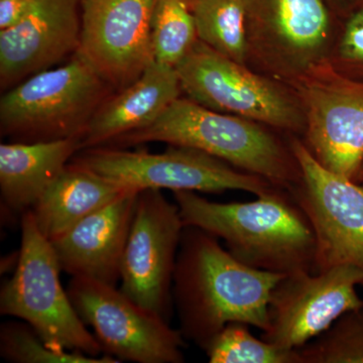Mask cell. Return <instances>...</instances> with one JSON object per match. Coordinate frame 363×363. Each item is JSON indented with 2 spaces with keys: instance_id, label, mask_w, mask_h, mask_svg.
<instances>
[{
  "instance_id": "cell-1",
  "label": "cell",
  "mask_w": 363,
  "mask_h": 363,
  "mask_svg": "<svg viewBox=\"0 0 363 363\" xmlns=\"http://www.w3.org/2000/svg\"><path fill=\"white\" fill-rule=\"evenodd\" d=\"M284 277L242 264L213 234L184 226L172 289L179 330L203 350L231 322L266 330L269 297Z\"/></svg>"
},
{
  "instance_id": "cell-2",
  "label": "cell",
  "mask_w": 363,
  "mask_h": 363,
  "mask_svg": "<svg viewBox=\"0 0 363 363\" xmlns=\"http://www.w3.org/2000/svg\"><path fill=\"white\" fill-rule=\"evenodd\" d=\"M184 226H195L225 241L242 264L274 274L313 272L317 243L307 215L286 189L245 203H217L193 191H175Z\"/></svg>"
},
{
  "instance_id": "cell-3",
  "label": "cell",
  "mask_w": 363,
  "mask_h": 363,
  "mask_svg": "<svg viewBox=\"0 0 363 363\" xmlns=\"http://www.w3.org/2000/svg\"><path fill=\"white\" fill-rule=\"evenodd\" d=\"M147 143L202 150L289 191L302 179L291 143L286 149L255 121L212 111L189 98L179 97L150 125L102 147L126 149Z\"/></svg>"
},
{
  "instance_id": "cell-4",
  "label": "cell",
  "mask_w": 363,
  "mask_h": 363,
  "mask_svg": "<svg viewBox=\"0 0 363 363\" xmlns=\"http://www.w3.org/2000/svg\"><path fill=\"white\" fill-rule=\"evenodd\" d=\"M111 88L76 52L65 65L35 74L1 97V135L21 143L82 138Z\"/></svg>"
},
{
  "instance_id": "cell-5",
  "label": "cell",
  "mask_w": 363,
  "mask_h": 363,
  "mask_svg": "<svg viewBox=\"0 0 363 363\" xmlns=\"http://www.w3.org/2000/svg\"><path fill=\"white\" fill-rule=\"evenodd\" d=\"M21 229L18 264L0 291V313L30 325L52 350L104 354L62 286L58 257L38 228L32 210L21 215Z\"/></svg>"
},
{
  "instance_id": "cell-6",
  "label": "cell",
  "mask_w": 363,
  "mask_h": 363,
  "mask_svg": "<svg viewBox=\"0 0 363 363\" xmlns=\"http://www.w3.org/2000/svg\"><path fill=\"white\" fill-rule=\"evenodd\" d=\"M71 162L138 191L167 189L173 192L222 193L235 190L259 197L285 189L262 177L240 171L202 150L181 145H169L160 154L145 150L89 147L81 150Z\"/></svg>"
},
{
  "instance_id": "cell-7",
  "label": "cell",
  "mask_w": 363,
  "mask_h": 363,
  "mask_svg": "<svg viewBox=\"0 0 363 363\" xmlns=\"http://www.w3.org/2000/svg\"><path fill=\"white\" fill-rule=\"evenodd\" d=\"M67 292L79 316L92 327L104 354L121 362H185V338L180 330L116 286L72 277Z\"/></svg>"
},
{
  "instance_id": "cell-8",
  "label": "cell",
  "mask_w": 363,
  "mask_h": 363,
  "mask_svg": "<svg viewBox=\"0 0 363 363\" xmlns=\"http://www.w3.org/2000/svg\"><path fill=\"white\" fill-rule=\"evenodd\" d=\"M184 224L178 205L159 189H143L124 248L121 290L166 321L173 316V278Z\"/></svg>"
},
{
  "instance_id": "cell-9",
  "label": "cell",
  "mask_w": 363,
  "mask_h": 363,
  "mask_svg": "<svg viewBox=\"0 0 363 363\" xmlns=\"http://www.w3.org/2000/svg\"><path fill=\"white\" fill-rule=\"evenodd\" d=\"M291 147L302 179L290 192L314 229L315 274L340 266L363 272V185L325 169L301 140Z\"/></svg>"
},
{
  "instance_id": "cell-10",
  "label": "cell",
  "mask_w": 363,
  "mask_h": 363,
  "mask_svg": "<svg viewBox=\"0 0 363 363\" xmlns=\"http://www.w3.org/2000/svg\"><path fill=\"white\" fill-rule=\"evenodd\" d=\"M357 285L363 286V272L351 266L286 274L272 289L269 326L260 338L285 350L301 347L362 307Z\"/></svg>"
},
{
  "instance_id": "cell-11",
  "label": "cell",
  "mask_w": 363,
  "mask_h": 363,
  "mask_svg": "<svg viewBox=\"0 0 363 363\" xmlns=\"http://www.w3.org/2000/svg\"><path fill=\"white\" fill-rule=\"evenodd\" d=\"M176 70L182 91L196 104L276 128L300 125L293 104L272 83L200 40Z\"/></svg>"
},
{
  "instance_id": "cell-12",
  "label": "cell",
  "mask_w": 363,
  "mask_h": 363,
  "mask_svg": "<svg viewBox=\"0 0 363 363\" xmlns=\"http://www.w3.org/2000/svg\"><path fill=\"white\" fill-rule=\"evenodd\" d=\"M157 0H81L78 54L111 88L135 82L154 60L152 18Z\"/></svg>"
},
{
  "instance_id": "cell-13",
  "label": "cell",
  "mask_w": 363,
  "mask_h": 363,
  "mask_svg": "<svg viewBox=\"0 0 363 363\" xmlns=\"http://www.w3.org/2000/svg\"><path fill=\"white\" fill-rule=\"evenodd\" d=\"M81 0H33L18 23L0 30V84L13 88L77 52Z\"/></svg>"
},
{
  "instance_id": "cell-14",
  "label": "cell",
  "mask_w": 363,
  "mask_h": 363,
  "mask_svg": "<svg viewBox=\"0 0 363 363\" xmlns=\"http://www.w3.org/2000/svg\"><path fill=\"white\" fill-rule=\"evenodd\" d=\"M306 106L307 149L325 169L358 183L363 164V86H313Z\"/></svg>"
},
{
  "instance_id": "cell-15",
  "label": "cell",
  "mask_w": 363,
  "mask_h": 363,
  "mask_svg": "<svg viewBox=\"0 0 363 363\" xmlns=\"http://www.w3.org/2000/svg\"><path fill=\"white\" fill-rule=\"evenodd\" d=\"M140 191H130L52 241L62 271L116 286Z\"/></svg>"
},
{
  "instance_id": "cell-16",
  "label": "cell",
  "mask_w": 363,
  "mask_h": 363,
  "mask_svg": "<svg viewBox=\"0 0 363 363\" xmlns=\"http://www.w3.org/2000/svg\"><path fill=\"white\" fill-rule=\"evenodd\" d=\"M181 91L175 67L152 61L135 82L98 107L83 135V150L102 147L150 125L180 97Z\"/></svg>"
},
{
  "instance_id": "cell-17",
  "label": "cell",
  "mask_w": 363,
  "mask_h": 363,
  "mask_svg": "<svg viewBox=\"0 0 363 363\" xmlns=\"http://www.w3.org/2000/svg\"><path fill=\"white\" fill-rule=\"evenodd\" d=\"M83 150L82 138L49 142H11L0 145L2 206L23 215L56 180L72 157Z\"/></svg>"
},
{
  "instance_id": "cell-18",
  "label": "cell",
  "mask_w": 363,
  "mask_h": 363,
  "mask_svg": "<svg viewBox=\"0 0 363 363\" xmlns=\"http://www.w3.org/2000/svg\"><path fill=\"white\" fill-rule=\"evenodd\" d=\"M135 190L70 162L33 207V218L52 242L85 217Z\"/></svg>"
},
{
  "instance_id": "cell-19",
  "label": "cell",
  "mask_w": 363,
  "mask_h": 363,
  "mask_svg": "<svg viewBox=\"0 0 363 363\" xmlns=\"http://www.w3.org/2000/svg\"><path fill=\"white\" fill-rule=\"evenodd\" d=\"M247 16L272 25L289 45L314 50L326 39L329 18L323 0H243Z\"/></svg>"
},
{
  "instance_id": "cell-20",
  "label": "cell",
  "mask_w": 363,
  "mask_h": 363,
  "mask_svg": "<svg viewBox=\"0 0 363 363\" xmlns=\"http://www.w3.org/2000/svg\"><path fill=\"white\" fill-rule=\"evenodd\" d=\"M198 40L238 63L247 57L243 0H195Z\"/></svg>"
},
{
  "instance_id": "cell-21",
  "label": "cell",
  "mask_w": 363,
  "mask_h": 363,
  "mask_svg": "<svg viewBox=\"0 0 363 363\" xmlns=\"http://www.w3.org/2000/svg\"><path fill=\"white\" fill-rule=\"evenodd\" d=\"M195 0H157L152 18L155 61L177 67L197 42Z\"/></svg>"
},
{
  "instance_id": "cell-22",
  "label": "cell",
  "mask_w": 363,
  "mask_h": 363,
  "mask_svg": "<svg viewBox=\"0 0 363 363\" xmlns=\"http://www.w3.org/2000/svg\"><path fill=\"white\" fill-rule=\"evenodd\" d=\"M204 351L211 363H301L297 350L255 338L241 322L227 324Z\"/></svg>"
},
{
  "instance_id": "cell-23",
  "label": "cell",
  "mask_w": 363,
  "mask_h": 363,
  "mask_svg": "<svg viewBox=\"0 0 363 363\" xmlns=\"http://www.w3.org/2000/svg\"><path fill=\"white\" fill-rule=\"evenodd\" d=\"M296 350L301 363H363V306Z\"/></svg>"
},
{
  "instance_id": "cell-24",
  "label": "cell",
  "mask_w": 363,
  "mask_h": 363,
  "mask_svg": "<svg viewBox=\"0 0 363 363\" xmlns=\"http://www.w3.org/2000/svg\"><path fill=\"white\" fill-rule=\"evenodd\" d=\"M0 354L16 363H118L108 354L90 357L75 351L56 350L49 347L28 323L6 322L0 328Z\"/></svg>"
},
{
  "instance_id": "cell-25",
  "label": "cell",
  "mask_w": 363,
  "mask_h": 363,
  "mask_svg": "<svg viewBox=\"0 0 363 363\" xmlns=\"http://www.w3.org/2000/svg\"><path fill=\"white\" fill-rule=\"evenodd\" d=\"M341 52L346 58L363 61V9L351 16L346 26Z\"/></svg>"
},
{
  "instance_id": "cell-26",
  "label": "cell",
  "mask_w": 363,
  "mask_h": 363,
  "mask_svg": "<svg viewBox=\"0 0 363 363\" xmlns=\"http://www.w3.org/2000/svg\"><path fill=\"white\" fill-rule=\"evenodd\" d=\"M33 0H0V30L18 25L32 6Z\"/></svg>"
},
{
  "instance_id": "cell-27",
  "label": "cell",
  "mask_w": 363,
  "mask_h": 363,
  "mask_svg": "<svg viewBox=\"0 0 363 363\" xmlns=\"http://www.w3.org/2000/svg\"><path fill=\"white\" fill-rule=\"evenodd\" d=\"M362 182H363V164L362 171H360L359 178H358V183H362Z\"/></svg>"
}]
</instances>
